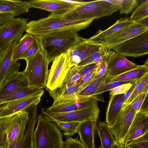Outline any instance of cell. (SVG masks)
Returning <instances> with one entry per match:
<instances>
[{"instance_id":"cell-49","label":"cell","mask_w":148,"mask_h":148,"mask_svg":"<svg viewBox=\"0 0 148 148\" xmlns=\"http://www.w3.org/2000/svg\"><path fill=\"white\" fill-rule=\"evenodd\" d=\"M136 81V80H135L134 82L131 87L124 94H123V103H124L127 100L132 93L135 86Z\"/></svg>"},{"instance_id":"cell-40","label":"cell","mask_w":148,"mask_h":148,"mask_svg":"<svg viewBox=\"0 0 148 148\" xmlns=\"http://www.w3.org/2000/svg\"><path fill=\"white\" fill-rule=\"evenodd\" d=\"M134 81L120 82H106L103 84L94 94L95 95L102 94L103 92L109 91L115 87L122 84L132 82Z\"/></svg>"},{"instance_id":"cell-33","label":"cell","mask_w":148,"mask_h":148,"mask_svg":"<svg viewBox=\"0 0 148 148\" xmlns=\"http://www.w3.org/2000/svg\"><path fill=\"white\" fill-rule=\"evenodd\" d=\"M148 91L142 93L129 105L137 113L139 112H148Z\"/></svg>"},{"instance_id":"cell-22","label":"cell","mask_w":148,"mask_h":148,"mask_svg":"<svg viewBox=\"0 0 148 148\" xmlns=\"http://www.w3.org/2000/svg\"><path fill=\"white\" fill-rule=\"evenodd\" d=\"M130 18H121L113 25L103 31L99 30L88 40L93 43L102 44L121 30L134 23Z\"/></svg>"},{"instance_id":"cell-3","label":"cell","mask_w":148,"mask_h":148,"mask_svg":"<svg viewBox=\"0 0 148 148\" xmlns=\"http://www.w3.org/2000/svg\"><path fill=\"white\" fill-rule=\"evenodd\" d=\"M37 120L34 133V148H63V135L56 125L45 119L42 114Z\"/></svg>"},{"instance_id":"cell-4","label":"cell","mask_w":148,"mask_h":148,"mask_svg":"<svg viewBox=\"0 0 148 148\" xmlns=\"http://www.w3.org/2000/svg\"><path fill=\"white\" fill-rule=\"evenodd\" d=\"M119 10L117 5L106 0L86 2L62 15V17L69 20H95L110 15Z\"/></svg>"},{"instance_id":"cell-17","label":"cell","mask_w":148,"mask_h":148,"mask_svg":"<svg viewBox=\"0 0 148 148\" xmlns=\"http://www.w3.org/2000/svg\"><path fill=\"white\" fill-rule=\"evenodd\" d=\"M148 30V27L135 22L125 27L102 44L109 49Z\"/></svg>"},{"instance_id":"cell-36","label":"cell","mask_w":148,"mask_h":148,"mask_svg":"<svg viewBox=\"0 0 148 148\" xmlns=\"http://www.w3.org/2000/svg\"><path fill=\"white\" fill-rule=\"evenodd\" d=\"M54 122L60 130L64 132V136H71L77 133L78 127L80 122H62L54 121Z\"/></svg>"},{"instance_id":"cell-8","label":"cell","mask_w":148,"mask_h":148,"mask_svg":"<svg viewBox=\"0 0 148 148\" xmlns=\"http://www.w3.org/2000/svg\"><path fill=\"white\" fill-rule=\"evenodd\" d=\"M98 101L104 102V100L97 95L83 96L76 94L67 99L53 100L52 105L45 110L53 112H68L88 107Z\"/></svg>"},{"instance_id":"cell-11","label":"cell","mask_w":148,"mask_h":148,"mask_svg":"<svg viewBox=\"0 0 148 148\" xmlns=\"http://www.w3.org/2000/svg\"><path fill=\"white\" fill-rule=\"evenodd\" d=\"M105 47L101 43H93L81 38L79 40L66 52L70 66H77L93 53Z\"/></svg>"},{"instance_id":"cell-10","label":"cell","mask_w":148,"mask_h":148,"mask_svg":"<svg viewBox=\"0 0 148 148\" xmlns=\"http://www.w3.org/2000/svg\"><path fill=\"white\" fill-rule=\"evenodd\" d=\"M111 49L126 56L138 57L148 53V30Z\"/></svg>"},{"instance_id":"cell-44","label":"cell","mask_w":148,"mask_h":148,"mask_svg":"<svg viewBox=\"0 0 148 148\" xmlns=\"http://www.w3.org/2000/svg\"><path fill=\"white\" fill-rule=\"evenodd\" d=\"M134 80L132 82L119 85L110 90V95H111L124 94L132 86Z\"/></svg>"},{"instance_id":"cell-41","label":"cell","mask_w":148,"mask_h":148,"mask_svg":"<svg viewBox=\"0 0 148 148\" xmlns=\"http://www.w3.org/2000/svg\"><path fill=\"white\" fill-rule=\"evenodd\" d=\"M39 40L36 38V39L29 47L21 56V59L25 60L34 55L40 48Z\"/></svg>"},{"instance_id":"cell-6","label":"cell","mask_w":148,"mask_h":148,"mask_svg":"<svg viewBox=\"0 0 148 148\" xmlns=\"http://www.w3.org/2000/svg\"><path fill=\"white\" fill-rule=\"evenodd\" d=\"M29 119L26 110L0 119V148H9L23 130Z\"/></svg>"},{"instance_id":"cell-25","label":"cell","mask_w":148,"mask_h":148,"mask_svg":"<svg viewBox=\"0 0 148 148\" xmlns=\"http://www.w3.org/2000/svg\"><path fill=\"white\" fill-rule=\"evenodd\" d=\"M30 8L28 1L19 0H0V13H11L16 16L27 12Z\"/></svg>"},{"instance_id":"cell-2","label":"cell","mask_w":148,"mask_h":148,"mask_svg":"<svg viewBox=\"0 0 148 148\" xmlns=\"http://www.w3.org/2000/svg\"><path fill=\"white\" fill-rule=\"evenodd\" d=\"M77 32L65 30L50 33L37 38L49 63L67 51L80 39Z\"/></svg>"},{"instance_id":"cell-35","label":"cell","mask_w":148,"mask_h":148,"mask_svg":"<svg viewBox=\"0 0 148 148\" xmlns=\"http://www.w3.org/2000/svg\"><path fill=\"white\" fill-rule=\"evenodd\" d=\"M108 49L107 47H104L101 50L92 54L77 66H82L91 63H100L108 53L110 51Z\"/></svg>"},{"instance_id":"cell-13","label":"cell","mask_w":148,"mask_h":148,"mask_svg":"<svg viewBox=\"0 0 148 148\" xmlns=\"http://www.w3.org/2000/svg\"><path fill=\"white\" fill-rule=\"evenodd\" d=\"M44 91L26 98L3 103L0 104V119L9 117L31 107L37 105L40 102Z\"/></svg>"},{"instance_id":"cell-45","label":"cell","mask_w":148,"mask_h":148,"mask_svg":"<svg viewBox=\"0 0 148 148\" xmlns=\"http://www.w3.org/2000/svg\"><path fill=\"white\" fill-rule=\"evenodd\" d=\"M109 52L99 63L97 68L94 79L103 75L106 73L107 72V60Z\"/></svg>"},{"instance_id":"cell-51","label":"cell","mask_w":148,"mask_h":148,"mask_svg":"<svg viewBox=\"0 0 148 148\" xmlns=\"http://www.w3.org/2000/svg\"><path fill=\"white\" fill-rule=\"evenodd\" d=\"M98 148H101V146H99V147H98Z\"/></svg>"},{"instance_id":"cell-39","label":"cell","mask_w":148,"mask_h":148,"mask_svg":"<svg viewBox=\"0 0 148 148\" xmlns=\"http://www.w3.org/2000/svg\"><path fill=\"white\" fill-rule=\"evenodd\" d=\"M97 68L91 73L78 80L75 85L77 88L76 94L84 88L94 79Z\"/></svg>"},{"instance_id":"cell-27","label":"cell","mask_w":148,"mask_h":148,"mask_svg":"<svg viewBox=\"0 0 148 148\" xmlns=\"http://www.w3.org/2000/svg\"><path fill=\"white\" fill-rule=\"evenodd\" d=\"M96 130L100 139L101 148H112L116 142L109 126L106 123L99 122Z\"/></svg>"},{"instance_id":"cell-1","label":"cell","mask_w":148,"mask_h":148,"mask_svg":"<svg viewBox=\"0 0 148 148\" xmlns=\"http://www.w3.org/2000/svg\"><path fill=\"white\" fill-rule=\"evenodd\" d=\"M62 15L51 13L46 17L28 22L26 32L36 38L53 32L71 30L78 32L87 27L93 19L69 20Z\"/></svg>"},{"instance_id":"cell-9","label":"cell","mask_w":148,"mask_h":148,"mask_svg":"<svg viewBox=\"0 0 148 148\" xmlns=\"http://www.w3.org/2000/svg\"><path fill=\"white\" fill-rule=\"evenodd\" d=\"M28 19L14 18L0 27V54L12 42L19 40L26 31Z\"/></svg>"},{"instance_id":"cell-14","label":"cell","mask_w":148,"mask_h":148,"mask_svg":"<svg viewBox=\"0 0 148 148\" xmlns=\"http://www.w3.org/2000/svg\"><path fill=\"white\" fill-rule=\"evenodd\" d=\"M27 110L29 113V120L23 130L8 148H34V133L38 117L37 106H32Z\"/></svg>"},{"instance_id":"cell-5","label":"cell","mask_w":148,"mask_h":148,"mask_svg":"<svg viewBox=\"0 0 148 148\" xmlns=\"http://www.w3.org/2000/svg\"><path fill=\"white\" fill-rule=\"evenodd\" d=\"M25 60L26 65L22 72L28 86L40 89L46 87L49 63L41 47L34 55Z\"/></svg>"},{"instance_id":"cell-26","label":"cell","mask_w":148,"mask_h":148,"mask_svg":"<svg viewBox=\"0 0 148 148\" xmlns=\"http://www.w3.org/2000/svg\"><path fill=\"white\" fill-rule=\"evenodd\" d=\"M148 72L147 59L144 65H138L135 69L127 71L119 75L108 78L106 82H120L136 80Z\"/></svg>"},{"instance_id":"cell-37","label":"cell","mask_w":148,"mask_h":148,"mask_svg":"<svg viewBox=\"0 0 148 148\" xmlns=\"http://www.w3.org/2000/svg\"><path fill=\"white\" fill-rule=\"evenodd\" d=\"M79 69V67L77 66L71 67L66 75L61 86L69 87L75 86L80 78L78 73Z\"/></svg>"},{"instance_id":"cell-47","label":"cell","mask_w":148,"mask_h":148,"mask_svg":"<svg viewBox=\"0 0 148 148\" xmlns=\"http://www.w3.org/2000/svg\"><path fill=\"white\" fill-rule=\"evenodd\" d=\"M148 132L134 139L129 141L123 145L125 147L127 145L148 141Z\"/></svg>"},{"instance_id":"cell-48","label":"cell","mask_w":148,"mask_h":148,"mask_svg":"<svg viewBox=\"0 0 148 148\" xmlns=\"http://www.w3.org/2000/svg\"><path fill=\"white\" fill-rule=\"evenodd\" d=\"M126 148H148V141L130 145L127 146Z\"/></svg>"},{"instance_id":"cell-42","label":"cell","mask_w":148,"mask_h":148,"mask_svg":"<svg viewBox=\"0 0 148 148\" xmlns=\"http://www.w3.org/2000/svg\"><path fill=\"white\" fill-rule=\"evenodd\" d=\"M63 148H86L78 139V136L73 138L71 136H66V140L63 142Z\"/></svg>"},{"instance_id":"cell-43","label":"cell","mask_w":148,"mask_h":148,"mask_svg":"<svg viewBox=\"0 0 148 148\" xmlns=\"http://www.w3.org/2000/svg\"><path fill=\"white\" fill-rule=\"evenodd\" d=\"M99 63H93L82 66H79L78 73L80 78L93 71L97 68Z\"/></svg>"},{"instance_id":"cell-31","label":"cell","mask_w":148,"mask_h":148,"mask_svg":"<svg viewBox=\"0 0 148 148\" xmlns=\"http://www.w3.org/2000/svg\"><path fill=\"white\" fill-rule=\"evenodd\" d=\"M47 90L50 96L53 100L71 97L75 95L77 92L75 86L69 87L61 86L53 90Z\"/></svg>"},{"instance_id":"cell-12","label":"cell","mask_w":148,"mask_h":148,"mask_svg":"<svg viewBox=\"0 0 148 148\" xmlns=\"http://www.w3.org/2000/svg\"><path fill=\"white\" fill-rule=\"evenodd\" d=\"M49 70L46 86L47 90H52L60 87L70 69L66 53L61 55L53 62Z\"/></svg>"},{"instance_id":"cell-29","label":"cell","mask_w":148,"mask_h":148,"mask_svg":"<svg viewBox=\"0 0 148 148\" xmlns=\"http://www.w3.org/2000/svg\"><path fill=\"white\" fill-rule=\"evenodd\" d=\"M148 91V72L136 80L134 88L127 100L123 104L122 110L130 104L139 95Z\"/></svg>"},{"instance_id":"cell-15","label":"cell","mask_w":148,"mask_h":148,"mask_svg":"<svg viewBox=\"0 0 148 148\" xmlns=\"http://www.w3.org/2000/svg\"><path fill=\"white\" fill-rule=\"evenodd\" d=\"M136 114L129 105L122 110L114 125L109 126L116 142L123 144L124 138Z\"/></svg>"},{"instance_id":"cell-34","label":"cell","mask_w":148,"mask_h":148,"mask_svg":"<svg viewBox=\"0 0 148 148\" xmlns=\"http://www.w3.org/2000/svg\"><path fill=\"white\" fill-rule=\"evenodd\" d=\"M108 2L117 6L121 14H128L132 12L138 4L136 0H108Z\"/></svg>"},{"instance_id":"cell-50","label":"cell","mask_w":148,"mask_h":148,"mask_svg":"<svg viewBox=\"0 0 148 148\" xmlns=\"http://www.w3.org/2000/svg\"><path fill=\"white\" fill-rule=\"evenodd\" d=\"M112 148H125L124 146L122 143L116 142L113 145Z\"/></svg>"},{"instance_id":"cell-23","label":"cell","mask_w":148,"mask_h":148,"mask_svg":"<svg viewBox=\"0 0 148 148\" xmlns=\"http://www.w3.org/2000/svg\"><path fill=\"white\" fill-rule=\"evenodd\" d=\"M97 121L88 120L80 122L77 133L80 138V141L86 148H95V134Z\"/></svg>"},{"instance_id":"cell-24","label":"cell","mask_w":148,"mask_h":148,"mask_svg":"<svg viewBox=\"0 0 148 148\" xmlns=\"http://www.w3.org/2000/svg\"><path fill=\"white\" fill-rule=\"evenodd\" d=\"M123 94L111 95L106 114V123L110 127L115 123L122 111Z\"/></svg>"},{"instance_id":"cell-28","label":"cell","mask_w":148,"mask_h":148,"mask_svg":"<svg viewBox=\"0 0 148 148\" xmlns=\"http://www.w3.org/2000/svg\"><path fill=\"white\" fill-rule=\"evenodd\" d=\"M36 38L29 34L26 33L17 42L14 47L12 59L15 62H18Z\"/></svg>"},{"instance_id":"cell-19","label":"cell","mask_w":148,"mask_h":148,"mask_svg":"<svg viewBox=\"0 0 148 148\" xmlns=\"http://www.w3.org/2000/svg\"><path fill=\"white\" fill-rule=\"evenodd\" d=\"M30 8L45 10L54 14L63 15L77 6L63 0H31L28 1Z\"/></svg>"},{"instance_id":"cell-18","label":"cell","mask_w":148,"mask_h":148,"mask_svg":"<svg viewBox=\"0 0 148 148\" xmlns=\"http://www.w3.org/2000/svg\"><path fill=\"white\" fill-rule=\"evenodd\" d=\"M28 86L23 72L14 71L8 76L0 86V104L6 98L24 87Z\"/></svg>"},{"instance_id":"cell-38","label":"cell","mask_w":148,"mask_h":148,"mask_svg":"<svg viewBox=\"0 0 148 148\" xmlns=\"http://www.w3.org/2000/svg\"><path fill=\"white\" fill-rule=\"evenodd\" d=\"M148 17V0L142 3L137 7L131 15L130 19L137 22Z\"/></svg>"},{"instance_id":"cell-30","label":"cell","mask_w":148,"mask_h":148,"mask_svg":"<svg viewBox=\"0 0 148 148\" xmlns=\"http://www.w3.org/2000/svg\"><path fill=\"white\" fill-rule=\"evenodd\" d=\"M43 90L42 89L27 86L22 88L7 98L1 103L26 98L37 94Z\"/></svg>"},{"instance_id":"cell-16","label":"cell","mask_w":148,"mask_h":148,"mask_svg":"<svg viewBox=\"0 0 148 148\" xmlns=\"http://www.w3.org/2000/svg\"><path fill=\"white\" fill-rule=\"evenodd\" d=\"M138 66L127 59L125 56L110 51L107 60L106 73L108 78H111L135 69Z\"/></svg>"},{"instance_id":"cell-21","label":"cell","mask_w":148,"mask_h":148,"mask_svg":"<svg viewBox=\"0 0 148 148\" xmlns=\"http://www.w3.org/2000/svg\"><path fill=\"white\" fill-rule=\"evenodd\" d=\"M148 132V112L137 113L124 138L123 144Z\"/></svg>"},{"instance_id":"cell-20","label":"cell","mask_w":148,"mask_h":148,"mask_svg":"<svg viewBox=\"0 0 148 148\" xmlns=\"http://www.w3.org/2000/svg\"><path fill=\"white\" fill-rule=\"evenodd\" d=\"M18 41L12 43L0 54V86L8 76L13 72L18 71L20 68V63L12 59L14 49Z\"/></svg>"},{"instance_id":"cell-32","label":"cell","mask_w":148,"mask_h":148,"mask_svg":"<svg viewBox=\"0 0 148 148\" xmlns=\"http://www.w3.org/2000/svg\"><path fill=\"white\" fill-rule=\"evenodd\" d=\"M108 77L106 73L103 75L94 79L84 88L76 94L79 96L94 95V94L106 81Z\"/></svg>"},{"instance_id":"cell-7","label":"cell","mask_w":148,"mask_h":148,"mask_svg":"<svg viewBox=\"0 0 148 148\" xmlns=\"http://www.w3.org/2000/svg\"><path fill=\"white\" fill-rule=\"evenodd\" d=\"M42 114L47 120L53 122H77L92 120L97 121L100 110L97 103L83 109L73 111L61 112H53L47 111L41 108Z\"/></svg>"},{"instance_id":"cell-46","label":"cell","mask_w":148,"mask_h":148,"mask_svg":"<svg viewBox=\"0 0 148 148\" xmlns=\"http://www.w3.org/2000/svg\"><path fill=\"white\" fill-rule=\"evenodd\" d=\"M14 17V15L11 13H0V27L10 21Z\"/></svg>"}]
</instances>
